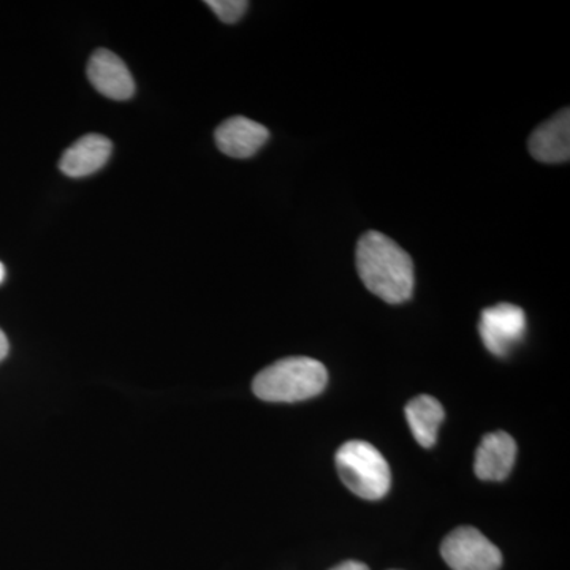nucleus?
<instances>
[{
  "label": "nucleus",
  "instance_id": "7",
  "mask_svg": "<svg viewBox=\"0 0 570 570\" xmlns=\"http://www.w3.org/2000/svg\"><path fill=\"white\" fill-rule=\"evenodd\" d=\"M214 138H216L217 148L225 156L247 159L261 151L262 146L268 141L269 132L265 126L253 119L235 116L217 127Z\"/></svg>",
  "mask_w": 570,
  "mask_h": 570
},
{
  "label": "nucleus",
  "instance_id": "6",
  "mask_svg": "<svg viewBox=\"0 0 570 570\" xmlns=\"http://www.w3.org/2000/svg\"><path fill=\"white\" fill-rule=\"evenodd\" d=\"M88 78L94 88L112 100H127L135 94V81L130 70L119 56L100 48L88 63Z\"/></svg>",
  "mask_w": 570,
  "mask_h": 570
},
{
  "label": "nucleus",
  "instance_id": "8",
  "mask_svg": "<svg viewBox=\"0 0 570 570\" xmlns=\"http://www.w3.org/2000/svg\"><path fill=\"white\" fill-rule=\"evenodd\" d=\"M515 459V439L504 431L487 434L475 452V475L487 482H501L509 478Z\"/></svg>",
  "mask_w": 570,
  "mask_h": 570
},
{
  "label": "nucleus",
  "instance_id": "1",
  "mask_svg": "<svg viewBox=\"0 0 570 570\" xmlns=\"http://www.w3.org/2000/svg\"><path fill=\"white\" fill-rule=\"evenodd\" d=\"M356 269L371 294L389 305L407 302L414 292L411 255L381 232H366L356 245Z\"/></svg>",
  "mask_w": 570,
  "mask_h": 570
},
{
  "label": "nucleus",
  "instance_id": "15",
  "mask_svg": "<svg viewBox=\"0 0 570 570\" xmlns=\"http://www.w3.org/2000/svg\"><path fill=\"white\" fill-rule=\"evenodd\" d=\"M6 279V266H3L2 262H0V284Z\"/></svg>",
  "mask_w": 570,
  "mask_h": 570
},
{
  "label": "nucleus",
  "instance_id": "2",
  "mask_svg": "<svg viewBox=\"0 0 570 570\" xmlns=\"http://www.w3.org/2000/svg\"><path fill=\"white\" fill-rule=\"evenodd\" d=\"M328 371L309 356H291L273 363L255 376L254 395L268 403H296L321 395Z\"/></svg>",
  "mask_w": 570,
  "mask_h": 570
},
{
  "label": "nucleus",
  "instance_id": "14",
  "mask_svg": "<svg viewBox=\"0 0 570 570\" xmlns=\"http://www.w3.org/2000/svg\"><path fill=\"white\" fill-rule=\"evenodd\" d=\"M10 344L9 340H7L6 333L0 330V362L9 355Z\"/></svg>",
  "mask_w": 570,
  "mask_h": 570
},
{
  "label": "nucleus",
  "instance_id": "4",
  "mask_svg": "<svg viewBox=\"0 0 570 570\" xmlns=\"http://www.w3.org/2000/svg\"><path fill=\"white\" fill-rule=\"evenodd\" d=\"M441 554L452 570H499L501 550L472 527L450 532L441 546Z\"/></svg>",
  "mask_w": 570,
  "mask_h": 570
},
{
  "label": "nucleus",
  "instance_id": "10",
  "mask_svg": "<svg viewBox=\"0 0 570 570\" xmlns=\"http://www.w3.org/2000/svg\"><path fill=\"white\" fill-rule=\"evenodd\" d=\"M111 141L99 134H88L63 151L59 168L70 178H85L99 171L110 159Z\"/></svg>",
  "mask_w": 570,
  "mask_h": 570
},
{
  "label": "nucleus",
  "instance_id": "3",
  "mask_svg": "<svg viewBox=\"0 0 570 570\" xmlns=\"http://www.w3.org/2000/svg\"><path fill=\"white\" fill-rule=\"evenodd\" d=\"M335 461L341 480L356 497L379 501L389 493L392 472L387 460L370 442H346L337 450Z\"/></svg>",
  "mask_w": 570,
  "mask_h": 570
},
{
  "label": "nucleus",
  "instance_id": "11",
  "mask_svg": "<svg viewBox=\"0 0 570 570\" xmlns=\"http://www.w3.org/2000/svg\"><path fill=\"white\" fill-rule=\"evenodd\" d=\"M445 412L436 397L422 395L409 401L406 419L412 434L422 448L431 449L438 441V431Z\"/></svg>",
  "mask_w": 570,
  "mask_h": 570
},
{
  "label": "nucleus",
  "instance_id": "12",
  "mask_svg": "<svg viewBox=\"0 0 570 570\" xmlns=\"http://www.w3.org/2000/svg\"><path fill=\"white\" fill-rule=\"evenodd\" d=\"M206 6L216 13L220 21L234 24L246 13L249 2L246 0H208Z\"/></svg>",
  "mask_w": 570,
  "mask_h": 570
},
{
  "label": "nucleus",
  "instance_id": "5",
  "mask_svg": "<svg viewBox=\"0 0 570 570\" xmlns=\"http://www.w3.org/2000/svg\"><path fill=\"white\" fill-rule=\"evenodd\" d=\"M479 333L491 354L508 356L527 333V314L520 306L499 303L482 311Z\"/></svg>",
  "mask_w": 570,
  "mask_h": 570
},
{
  "label": "nucleus",
  "instance_id": "13",
  "mask_svg": "<svg viewBox=\"0 0 570 570\" xmlns=\"http://www.w3.org/2000/svg\"><path fill=\"white\" fill-rule=\"evenodd\" d=\"M330 570H370L365 562L360 561H344L337 564L336 568Z\"/></svg>",
  "mask_w": 570,
  "mask_h": 570
},
{
  "label": "nucleus",
  "instance_id": "9",
  "mask_svg": "<svg viewBox=\"0 0 570 570\" xmlns=\"http://www.w3.org/2000/svg\"><path fill=\"white\" fill-rule=\"evenodd\" d=\"M531 156L542 164H564L570 159V111L561 110L532 132Z\"/></svg>",
  "mask_w": 570,
  "mask_h": 570
}]
</instances>
